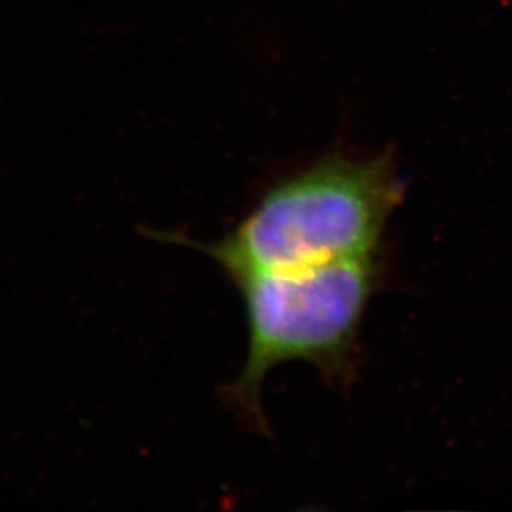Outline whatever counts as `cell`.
Instances as JSON below:
<instances>
[{
	"mask_svg": "<svg viewBox=\"0 0 512 512\" xmlns=\"http://www.w3.org/2000/svg\"><path fill=\"white\" fill-rule=\"evenodd\" d=\"M401 196L393 151L339 146L267 188L221 241L168 239L206 252L231 279L302 271L380 254Z\"/></svg>",
	"mask_w": 512,
	"mask_h": 512,
	"instance_id": "6da1fadb",
	"label": "cell"
},
{
	"mask_svg": "<svg viewBox=\"0 0 512 512\" xmlns=\"http://www.w3.org/2000/svg\"><path fill=\"white\" fill-rule=\"evenodd\" d=\"M380 254L302 271L236 277L246 307L249 348L224 401L249 428L267 433L262 392L272 368L307 362L334 387L357 377L360 330L382 285Z\"/></svg>",
	"mask_w": 512,
	"mask_h": 512,
	"instance_id": "7a4b0ae2",
	"label": "cell"
}]
</instances>
